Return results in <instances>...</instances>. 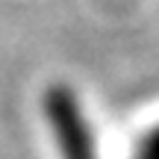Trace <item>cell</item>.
<instances>
[{
	"mask_svg": "<svg viewBox=\"0 0 159 159\" xmlns=\"http://www.w3.org/2000/svg\"><path fill=\"white\" fill-rule=\"evenodd\" d=\"M136 159H159V130H153L150 136H144Z\"/></svg>",
	"mask_w": 159,
	"mask_h": 159,
	"instance_id": "2",
	"label": "cell"
},
{
	"mask_svg": "<svg viewBox=\"0 0 159 159\" xmlns=\"http://www.w3.org/2000/svg\"><path fill=\"white\" fill-rule=\"evenodd\" d=\"M50 124L56 127L65 159H94V148H91V136L83 121V112L65 91L50 94Z\"/></svg>",
	"mask_w": 159,
	"mask_h": 159,
	"instance_id": "1",
	"label": "cell"
}]
</instances>
